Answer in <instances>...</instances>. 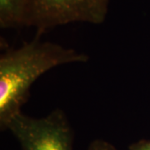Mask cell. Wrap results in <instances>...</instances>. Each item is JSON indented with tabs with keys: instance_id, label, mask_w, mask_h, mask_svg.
<instances>
[{
	"instance_id": "5b68a950",
	"label": "cell",
	"mask_w": 150,
	"mask_h": 150,
	"mask_svg": "<svg viewBox=\"0 0 150 150\" xmlns=\"http://www.w3.org/2000/svg\"><path fill=\"white\" fill-rule=\"evenodd\" d=\"M88 150H117V149L105 140L97 139L89 145Z\"/></svg>"
},
{
	"instance_id": "6da1fadb",
	"label": "cell",
	"mask_w": 150,
	"mask_h": 150,
	"mask_svg": "<svg viewBox=\"0 0 150 150\" xmlns=\"http://www.w3.org/2000/svg\"><path fill=\"white\" fill-rule=\"evenodd\" d=\"M88 56L74 48L34 38L0 57V128L6 130L12 118L21 112L38 79L61 65L85 63Z\"/></svg>"
},
{
	"instance_id": "277c9868",
	"label": "cell",
	"mask_w": 150,
	"mask_h": 150,
	"mask_svg": "<svg viewBox=\"0 0 150 150\" xmlns=\"http://www.w3.org/2000/svg\"><path fill=\"white\" fill-rule=\"evenodd\" d=\"M28 0H0V27L25 26Z\"/></svg>"
},
{
	"instance_id": "8992f818",
	"label": "cell",
	"mask_w": 150,
	"mask_h": 150,
	"mask_svg": "<svg viewBox=\"0 0 150 150\" xmlns=\"http://www.w3.org/2000/svg\"><path fill=\"white\" fill-rule=\"evenodd\" d=\"M129 150H150V140H141L129 147Z\"/></svg>"
},
{
	"instance_id": "3957f363",
	"label": "cell",
	"mask_w": 150,
	"mask_h": 150,
	"mask_svg": "<svg viewBox=\"0 0 150 150\" xmlns=\"http://www.w3.org/2000/svg\"><path fill=\"white\" fill-rule=\"evenodd\" d=\"M6 129L16 138L22 150H73L74 132L66 114L59 108L43 118L19 112Z\"/></svg>"
},
{
	"instance_id": "7a4b0ae2",
	"label": "cell",
	"mask_w": 150,
	"mask_h": 150,
	"mask_svg": "<svg viewBox=\"0 0 150 150\" xmlns=\"http://www.w3.org/2000/svg\"><path fill=\"white\" fill-rule=\"evenodd\" d=\"M110 0H28L25 26L38 36L49 28L71 23L100 24L104 22Z\"/></svg>"
}]
</instances>
